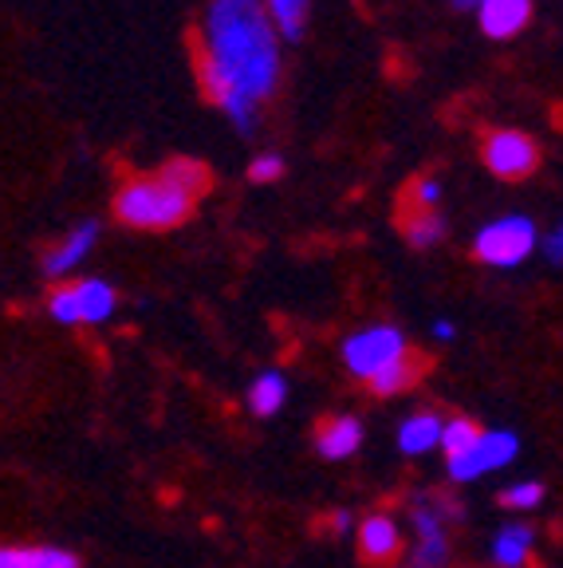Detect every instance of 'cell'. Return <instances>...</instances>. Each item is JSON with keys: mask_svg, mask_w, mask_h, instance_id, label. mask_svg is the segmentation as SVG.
<instances>
[{"mask_svg": "<svg viewBox=\"0 0 563 568\" xmlns=\"http://www.w3.org/2000/svg\"><path fill=\"white\" fill-rule=\"evenodd\" d=\"M402 359H410V344L395 324H375V328L351 332L344 339V364L355 379L375 383L379 375H387L390 367H398Z\"/></svg>", "mask_w": 563, "mask_h": 568, "instance_id": "3", "label": "cell"}, {"mask_svg": "<svg viewBox=\"0 0 563 568\" xmlns=\"http://www.w3.org/2000/svg\"><path fill=\"white\" fill-rule=\"evenodd\" d=\"M458 336V328H453V324H449V320H438V324H433V339H441V344H449V339Z\"/></svg>", "mask_w": 563, "mask_h": 568, "instance_id": "26", "label": "cell"}, {"mask_svg": "<svg viewBox=\"0 0 563 568\" xmlns=\"http://www.w3.org/2000/svg\"><path fill=\"white\" fill-rule=\"evenodd\" d=\"M359 549L370 565H390L402 552V529L390 514H370L359 525Z\"/></svg>", "mask_w": 563, "mask_h": 568, "instance_id": "7", "label": "cell"}, {"mask_svg": "<svg viewBox=\"0 0 563 568\" xmlns=\"http://www.w3.org/2000/svg\"><path fill=\"white\" fill-rule=\"evenodd\" d=\"M532 549H536V529H532V525L512 521L493 537L489 557H493L497 568H524L532 560Z\"/></svg>", "mask_w": 563, "mask_h": 568, "instance_id": "11", "label": "cell"}, {"mask_svg": "<svg viewBox=\"0 0 563 568\" xmlns=\"http://www.w3.org/2000/svg\"><path fill=\"white\" fill-rule=\"evenodd\" d=\"M75 296H80V324H106L119 308L115 288L99 281V276H88V281L75 284Z\"/></svg>", "mask_w": 563, "mask_h": 568, "instance_id": "14", "label": "cell"}, {"mask_svg": "<svg viewBox=\"0 0 563 568\" xmlns=\"http://www.w3.org/2000/svg\"><path fill=\"white\" fill-rule=\"evenodd\" d=\"M265 9L284 40H299V36H304V24H308L311 0H265Z\"/></svg>", "mask_w": 563, "mask_h": 568, "instance_id": "16", "label": "cell"}, {"mask_svg": "<svg viewBox=\"0 0 563 568\" xmlns=\"http://www.w3.org/2000/svg\"><path fill=\"white\" fill-rule=\"evenodd\" d=\"M477 20H481L484 36L512 40V36L524 32V24L532 20V0H481V4H477Z\"/></svg>", "mask_w": 563, "mask_h": 568, "instance_id": "8", "label": "cell"}, {"mask_svg": "<svg viewBox=\"0 0 563 568\" xmlns=\"http://www.w3.org/2000/svg\"><path fill=\"white\" fill-rule=\"evenodd\" d=\"M481 438V426L469 423V418H449L446 426H441V450H446V458H453V454L469 450V446Z\"/></svg>", "mask_w": 563, "mask_h": 568, "instance_id": "20", "label": "cell"}, {"mask_svg": "<svg viewBox=\"0 0 563 568\" xmlns=\"http://www.w3.org/2000/svg\"><path fill=\"white\" fill-rule=\"evenodd\" d=\"M410 565H414V568H446L449 565V532H430V537H414V549H410Z\"/></svg>", "mask_w": 563, "mask_h": 568, "instance_id": "18", "label": "cell"}, {"mask_svg": "<svg viewBox=\"0 0 563 568\" xmlns=\"http://www.w3.org/2000/svg\"><path fill=\"white\" fill-rule=\"evenodd\" d=\"M209 186V170L194 159H174L150 178H134L119 190L115 213L131 230H174L190 217L194 197Z\"/></svg>", "mask_w": 563, "mask_h": 568, "instance_id": "2", "label": "cell"}, {"mask_svg": "<svg viewBox=\"0 0 563 568\" xmlns=\"http://www.w3.org/2000/svg\"><path fill=\"white\" fill-rule=\"evenodd\" d=\"M453 4H458V9H477L481 0H453Z\"/></svg>", "mask_w": 563, "mask_h": 568, "instance_id": "27", "label": "cell"}, {"mask_svg": "<svg viewBox=\"0 0 563 568\" xmlns=\"http://www.w3.org/2000/svg\"><path fill=\"white\" fill-rule=\"evenodd\" d=\"M544 253L547 261H563V225H555V233L544 241Z\"/></svg>", "mask_w": 563, "mask_h": 568, "instance_id": "25", "label": "cell"}, {"mask_svg": "<svg viewBox=\"0 0 563 568\" xmlns=\"http://www.w3.org/2000/svg\"><path fill=\"white\" fill-rule=\"evenodd\" d=\"M0 568H80V557L52 545H0Z\"/></svg>", "mask_w": 563, "mask_h": 568, "instance_id": "12", "label": "cell"}, {"mask_svg": "<svg viewBox=\"0 0 563 568\" xmlns=\"http://www.w3.org/2000/svg\"><path fill=\"white\" fill-rule=\"evenodd\" d=\"M540 501H544V486L540 481H516V486L501 489L504 509H536Z\"/></svg>", "mask_w": 563, "mask_h": 568, "instance_id": "22", "label": "cell"}, {"mask_svg": "<svg viewBox=\"0 0 563 568\" xmlns=\"http://www.w3.org/2000/svg\"><path fill=\"white\" fill-rule=\"evenodd\" d=\"M441 418L433 415V410H418V415H410L402 426H398V450L410 454V458H418V454H430L441 446Z\"/></svg>", "mask_w": 563, "mask_h": 568, "instance_id": "13", "label": "cell"}, {"mask_svg": "<svg viewBox=\"0 0 563 568\" xmlns=\"http://www.w3.org/2000/svg\"><path fill=\"white\" fill-rule=\"evenodd\" d=\"M99 241V225L95 222H80L75 230L68 233V237L60 241V245L52 248L44 257V276H52V281H60V276H68L71 268L80 265L83 257H88L91 248H95Z\"/></svg>", "mask_w": 563, "mask_h": 568, "instance_id": "9", "label": "cell"}, {"mask_svg": "<svg viewBox=\"0 0 563 568\" xmlns=\"http://www.w3.org/2000/svg\"><path fill=\"white\" fill-rule=\"evenodd\" d=\"M536 248V225L532 217H520V213H509V217H497L489 222L473 241V253L481 265L493 268H516L532 257Z\"/></svg>", "mask_w": 563, "mask_h": 568, "instance_id": "4", "label": "cell"}, {"mask_svg": "<svg viewBox=\"0 0 563 568\" xmlns=\"http://www.w3.org/2000/svg\"><path fill=\"white\" fill-rule=\"evenodd\" d=\"M418 375H422V364H418L414 355H410V359H402L398 367H390L387 375H379V379L370 383V390H375V395H398V390L414 387Z\"/></svg>", "mask_w": 563, "mask_h": 568, "instance_id": "19", "label": "cell"}, {"mask_svg": "<svg viewBox=\"0 0 563 568\" xmlns=\"http://www.w3.org/2000/svg\"><path fill=\"white\" fill-rule=\"evenodd\" d=\"M484 166L504 182H520L540 166V146L524 131H493L481 146Z\"/></svg>", "mask_w": 563, "mask_h": 568, "instance_id": "6", "label": "cell"}, {"mask_svg": "<svg viewBox=\"0 0 563 568\" xmlns=\"http://www.w3.org/2000/svg\"><path fill=\"white\" fill-rule=\"evenodd\" d=\"M202 36L209 99L248 134L256 126V106L280 83V32L265 0H209Z\"/></svg>", "mask_w": 563, "mask_h": 568, "instance_id": "1", "label": "cell"}, {"mask_svg": "<svg viewBox=\"0 0 563 568\" xmlns=\"http://www.w3.org/2000/svg\"><path fill=\"white\" fill-rule=\"evenodd\" d=\"M359 446H362V423L355 415H335L316 430V450L327 462L351 458Z\"/></svg>", "mask_w": 563, "mask_h": 568, "instance_id": "10", "label": "cell"}, {"mask_svg": "<svg viewBox=\"0 0 563 568\" xmlns=\"http://www.w3.org/2000/svg\"><path fill=\"white\" fill-rule=\"evenodd\" d=\"M284 403H288V379H284L280 372H265L253 387H248V407H253L260 418L276 415Z\"/></svg>", "mask_w": 563, "mask_h": 568, "instance_id": "15", "label": "cell"}, {"mask_svg": "<svg viewBox=\"0 0 563 568\" xmlns=\"http://www.w3.org/2000/svg\"><path fill=\"white\" fill-rule=\"evenodd\" d=\"M48 316H52L55 324H63V328H75V324H80V296H75V284H71V288H55V293L48 296Z\"/></svg>", "mask_w": 563, "mask_h": 568, "instance_id": "21", "label": "cell"}, {"mask_svg": "<svg viewBox=\"0 0 563 568\" xmlns=\"http://www.w3.org/2000/svg\"><path fill=\"white\" fill-rule=\"evenodd\" d=\"M441 202V182L438 178H418L414 190H410V210L422 213V210H438Z\"/></svg>", "mask_w": 563, "mask_h": 568, "instance_id": "24", "label": "cell"}, {"mask_svg": "<svg viewBox=\"0 0 563 568\" xmlns=\"http://www.w3.org/2000/svg\"><path fill=\"white\" fill-rule=\"evenodd\" d=\"M516 450H520V443L512 430H481V438H477L469 450L449 458V478L477 481V478H484V474L509 466V462L516 458Z\"/></svg>", "mask_w": 563, "mask_h": 568, "instance_id": "5", "label": "cell"}, {"mask_svg": "<svg viewBox=\"0 0 563 568\" xmlns=\"http://www.w3.org/2000/svg\"><path fill=\"white\" fill-rule=\"evenodd\" d=\"M284 159L280 154H256L253 162H248V178H253L256 186H268V182H280L284 178Z\"/></svg>", "mask_w": 563, "mask_h": 568, "instance_id": "23", "label": "cell"}, {"mask_svg": "<svg viewBox=\"0 0 563 568\" xmlns=\"http://www.w3.org/2000/svg\"><path fill=\"white\" fill-rule=\"evenodd\" d=\"M402 233L414 248H430V245H438V241L446 237V222H441L438 210H422V213L410 210V217L402 222Z\"/></svg>", "mask_w": 563, "mask_h": 568, "instance_id": "17", "label": "cell"}]
</instances>
